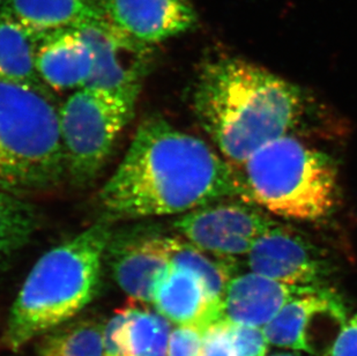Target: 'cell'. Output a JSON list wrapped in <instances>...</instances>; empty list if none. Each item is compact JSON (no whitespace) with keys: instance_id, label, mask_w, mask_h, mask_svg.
<instances>
[{"instance_id":"6da1fadb","label":"cell","mask_w":357,"mask_h":356,"mask_svg":"<svg viewBox=\"0 0 357 356\" xmlns=\"http://www.w3.org/2000/svg\"><path fill=\"white\" fill-rule=\"evenodd\" d=\"M242 199L236 169L208 144L160 116L140 123L98 199L112 218L183 215Z\"/></svg>"},{"instance_id":"7a4b0ae2","label":"cell","mask_w":357,"mask_h":356,"mask_svg":"<svg viewBox=\"0 0 357 356\" xmlns=\"http://www.w3.org/2000/svg\"><path fill=\"white\" fill-rule=\"evenodd\" d=\"M193 110L222 158L233 167L300 125L305 98L298 86L236 56L205 61L197 77Z\"/></svg>"},{"instance_id":"3957f363","label":"cell","mask_w":357,"mask_h":356,"mask_svg":"<svg viewBox=\"0 0 357 356\" xmlns=\"http://www.w3.org/2000/svg\"><path fill=\"white\" fill-rule=\"evenodd\" d=\"M112 220L91 225L45 252L28 274L10 310L7 346L28 341L71 320L94 299L112 239Z\"/></svg>"},{"instance_id":"277c9868","label":"cell","mask_w":357,"mask_h":356,"mask_svg":"<svg viewBox=\"0 0 357 356\" xmlns=\"http://www.w3.org/2000/svg\"><path fill=\"white\" fill-rule=\"evenodd\" d=\"M242 199L272 214L301 221L330 215L337 202V170L323 151L287 135L234 167Z\"/></svg>"},{"instance_id":"5b68a950","label":"cell","mask_w":357,"mask_h":356,"mask_svg":"<svg viewBox=\"0 0 357 356\" xmlns=\"http://www.w3.org/2000/svg\"><path fill=\"white\" fill-rule=\"evenodd\" d=\"M65 176L54 96L0 80V188L26 199L50 191Z\"/></svg>"},{"instance_id":"8992f818","label":"cell","mask_w":357,"mask_h":356,"mask_svg":"<svg viewBox=\"0 0 357 356\" xmlns=\"http://www.w3.org/2000/svg\"><path fill=\"white\" fill-rule=\"evenodd\" d=\"M135 112L119 102L80 88L59 107L66 176L84 186L94 181Z\"/></svg>"},{"instance_id":"52a82bcc","label":"cell","mask_w":357,"mask_h":356,"mask_svg":"<svg viewBox=\"0 0 357 356\" xmlns=\"http://www.w3.org/2000/svg\"><path fill=\"white\" fill-rule=\"evenodd\" d=\"M78 31L94 54L93 72L84 87L135 112L152 66V45L135 40L108 19L84 24Z\"/></svg>"},{"instance_id":"ba28073f","label":"cell","mask_w":357,"mask_h":356,"mask_svg":"<svg viewBox=\"0 0 357 356\" xmlns=\"http://www.w3.org/2000/svg\"><path fill=\"white\" fill-rule=\"evenodd\" d=\"M275 222L265 209L243 199H225L179 215L172 227L181 237L211 255L245 258L257 239Z\"/></svg>"},{"instance_id":"9c48e42d","label":"cell","mask_w":357,"mask_h":356,"mask_svg":"<svg viewBox=\"0 0 357 356\" xmlns=\"http://www.w3.org/2000/svg\"><path fill=\"white\" fill-rule=\"evenodd\" d=\"M168 237L142 228L112 234L105 260L132 302L153 303L156 287L172 265Z\"/></svg>"},{"instance_id":"30bf717a","label":"cell","mask_w":357,"mask_h":356,"mask_svg":"<svg viewBox=\"0 0 357 356\" xmlns=\"http://www.w3.org/2000/svg\"><path fill=\"white\" fill-rule=\"evenodd\" d=\"M244 259L250 272L288 285L324 287L330 273L316 246L277 223L257 239Z\"/></svg>"},{"instance_id":"8fae6325","label":"cell","mask_w":357,"mask_h":356,"mask_svg":"<svg viewBox=\"0 0 357 356\" xmlns=\"http://www.w3.org/2000/svg\"><path fill=\"white\" fill-rule=\"evenodd\" d=\"M105 10L116 27L152 47L198 24L190 0H105Z\"/></svg>"},{"instance_id":"7c38bea8","label":"cell","mask_w":357,"mask_h":356,"mask_svg":"<svg viewBox=\"0 0 357 356\" xmlns=\"http://www.w3.org/2000/svg\"><path fill=\"white\" fill-rule=\"evenodd\" d=\"M323 287L288 285L253 272L233 276L221 301V320L263 329L287 303Z\"/></svg>"},{"instance_id":"4fadbf2b","label":"cell","mask_w":357,"mask_h":356,"mask_svg":"<svg viewBox=\"0 0 357 356\" xmlns=\"http://www.w3.org/2000/svg\"><path fill=\"white\" fill-rule=\"evenodd\" d=\"M93 66V50L78 29L38 36L36 68L40 80L50 91H78L84 87Z\"/></svg>"},{"instance_id":"5bb4252c","label":"cell","mask_w":357,"mask_h":356,"mask_svg":"<svg viewBox=\"0 0 357 356\" xmlns=\"http://www.w3.org/2000/svg\"><path fill=\"white\" fill-rule=\"evenodd\" d=\"M158 313L177 325L205 331L221 320V306L209 299L205 285L195 273L172 264L154 292Z\"/></svg>"},{"instance_id":"9a60e30c","label":"cell","mask_w":357,"mask_h":356,"mask_svg":"<svg viewBox=\"0 0 357 356\" xmlns=\"http://www.w3.org/2000/svg\"><path fill=\"white\" fill-rule=\"evenodd\" d=\"M328 315L346 322V310L332 290L319 288L287 303L273 320L263 327L268 343L288 350L314 353L309 343L307 329L317 316Z\"/></svg>"},{"instance_id":"2e32d148","label":"cell","mask_w":357,"mask_h":356,"mask_svg":"<svg viewBox=\"0 0 357 356\" xmlns=\"http://www.w3.org/2000/svg\"><path fill=\"white\" fill-rule=\"evenodd\" d=\"M5 10L36 36L107 19L96 0H6Z\"/></svg>"},{"instance_id":"e0dca14e","label":"cell","mask_w":357,"mask_h":356,"mask_svg":"<svg viewBox=\"0 0 357 356\" xmlns=\"http://www.w3.org/2000/svg\"><path fill=\"white\" fill-rule=\"evenodd\" d=\"M38 36L0 10V80L51 93L36 68Z\"/></svg>"},{"instance_id":"ac0fdd59","label":"cell","mask_w":357,"mask_h":356,"mask_svg":"<svg viewBox=\"0 0 357 356\" xmlns=\"http://www.w3.org/2000/svg\"><path fill=\"white\" fill-rule=\"evenodd\" d=\"M40 225L33 204L0 188V267L31 242Z\"/></svg>"},{"instance_id":"d6986e66","label":"cell","mask_w":357,"mask_h":356,"mask_svg":"<svg viewBox=\"0 0 357 356\" xmlns=\"http://www.w3.org/2000/svg\"><path fill=\"white\" fill-rule=\"evenodd\" d=\"M172 264L195 273L205 285L209 299L221 306L222 296L229 283L233 265L228 260L199 249L181 236H169Z\"/></svg>"},{"instance_id":"ffe728a7","label":"cell","mask_w":357,"mask_h":356,"mask_svg":"<svg viewBox=\"0 0 357 356\" xmlns=\"http://www.w3.org/2000/svg\"><path fill=\"white\" fill-rule=\"evenodd\" d=\"M167 318L133 302L126 324V341L131 356H165L170 327Z\"/></svg>"},{"instance_id":"44dd1931","label":"cell","mask_w":357,"mask_h":356,"mask_svg":"<svg viewBox=\"0 0 357 356\" xmlns=\"http://www.w3.org/2000/svg\"><path fill=\"white\" fill-rule=\"evenodd\" d=\"M103 329L95 320H82L47 338L40 356H105Z\"/></svg>"},{"instance_id":"7402d4cb","label":"cell","mask_w":357,"mask_h":356,"mask_svg":"<svg viewBox=\"0 0 357 356\" xmlns=\"http://www.w3.org/2000/svg\"><path fill=\"white\" fill-rule=\"evenodd\" d=\"M133 302L116 310L103 329V345L105 356H131L126 341V324L131 315Z\"/></svg>"},{"instance_id":"603a6c76","label":"cell","mask_w":357,"mask_h":356,"mask_svg":"<svg viewBox=\"0 0 357 356\" xmlns=\"http://www.w3.org/2000/svg\"><path fill=\"white\" fill-rule=\"evenodd\" d=\"M200 356H236L231 336V322H213L202 334Z\"/></svg>"},{"instance_id":"cb8c5ba5","label":"cell","mask_w":357,"mask_h":356,"mask_svg":"<svg viewBox=\"0 0 357 356\" xmlns=\"http://www.w3.org/2000/svg\"><path fill=\"white\" fill-rule=\"evenodd\" d=\"M231 336L236 356H266L268 341L263 329L231 324Z\"/></svg>"},{"instance_id":"d4e9b609","label":"cell","mask_w":357,"mask_h":356,"mask_svg":"<svg viewBox=\"0 0 357 356\" xmlns=\"http://www.w3.org/2000/svg\"><path fill=\"white\" fill-rule=\"evenodd\" d=\"M202 334L193 326L178 325L169 336L167 356H200Z\"/></svg>"},{"instance_id":"484cf974","label":"cell","mask_w":357,"mask_h":356,"mask_svg":"<svg viewBox=\"0 0 357 356\" xmlns=\"http://www.w3.org/2000/svg\"><path fill=\"white\" fill-rule=\"evenodd\" d=\"M330 354V356H357V313L342 325Z\"/></svg>"},{"instance_id":"4316f807","label":"cell","mask_w":357,"mask_h":356,"mask_svg":"<svg viewBox=\"0 0 357 356\" xmlns=\"http://www.w3.org/2000/svg\"><path fill=\"white\" fill-rule=\"evenodd\" d=\"M270 356H298V355H294V354H290V353H277V354H273V355H270Z\"/></svg>"},{"instance_id":"83f0119b","label":"cell","mask_w":357,"mask_h":356,"mask_svg":"<svg viewBox=\"0 0 357 356\" xmlns=\"http://www.w3.org/2000/svg\"><path fill=\"white\" fill-rule=\"evenodd\" d=\"M98 3H101L102 6L105 7V0H96Z\"/></svg>"},{"instance_id":"f1b7e54d","label":"cell","mask_w":357,"mask_h":356,"mask_svg":"<svg viewBox=\"0 0 357 356\" xmlns=\"http://www.w3.org/2000/svg\"><path fill=\"white\" fill-rule=\"evenodd\" d=\"M5 1H6V0H0V7L3 6Z\"/></svg>"}]
</instances>
